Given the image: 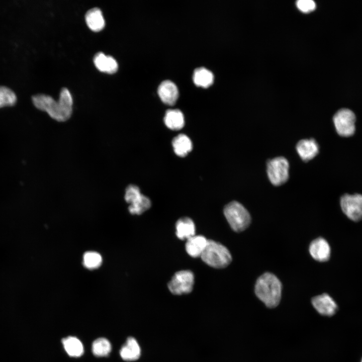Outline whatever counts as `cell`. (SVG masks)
<instances>
[{
    "label": "cell",
    "instance_id": "1",
    "mask_svg": "<svg viewBox=\"0 0 362 362\" xmlns=\"http://www.w3.org/2000/svg\"><path fill=\"white\" fill-rule=\"evenodd\" d=\"M32 99L37 109L47 112L50 117L57 121H66L71 116L73 100L69 90L66 87L61 89L58 101L45 94L34 95Z\"/></svg>",
    "mask_w": 362,
    "mask_h": 362
},
{
    "label": "cell",
    "instance_id": "2",
    "mask_svg": "<svg viewBox=\"0 0 362 362\" xmlns=\"http://www.w3.org/2000/svg\"><path fill=\"white\" fill-rule=\"evenodd\" d=\"M281 282L274 274L266 273L260 276L255 285L257 297L268 308L279 305L282 296Z\"/></svg>",
    "mask_w": 362,
    "mask_h": 362
},
{
    "label": "cell",
    "instance_id": "3",
    "mask_svg": "<svg viewBox=\"0 0 362 362\" xmlns=\"http://www.w3.org/2000/svg\"><path fill=\"white\" fill-rule=\"evenodd\" d=\"M201 258L208 265L217 268H224L232 261L228 249L220 243L212 240H208Z\"/></svg>",
    "mask_w": 362,
    "mask_h": 362
},
{
    "label": "cell",
    "instance_id": "4",
    "mask_svg": "<svg viewBox=\"0 0 362 362\" xmlns=\"http://www.w3.org/2000/svg\"><path fill=\"white\" fill-rule=\"evenodd\" d=\"M224 214L231 228L239 232L246 229L250 224L251 217L244 207L236 201L226 205Z\"/></svg>",
    "mask_w": 362,
    "mask_h": 362
},
{
    "label": "cell",
    "instance_id": "5",
    "mask_svg": "<svg viewBox=\"0 0 362 362\" xmlns=\"http://www.w3.org/2000/svg\"><path fill=\"white\" fill-rule=\"evenodd\" d=\"M289 162L283 156L273 158L267 163V176L271 183L275 186L282 185L287 181L289 176Z\"/></svg>",
    "mask_w": 362,
    "mask_h": 362
},
{
    "label": "cell",
    "instance_id": "6",
    "mask_svg": "<svg viewBox=\"0 0 362 362\" xmlns=\"http://www.w3.org/2000/svg\"><path fill=\"white\" fill-rule=\"evenodd\" d=\"M125 200L130 204L129 211L133 215L142 214L151 205L149 199L142 195L139 188L134 185H129L126 189Z\"/></svg>",
    "mask_w": 362,
    "mask_h": 362
},
{
    "label": "cell",
    "instance_id": "7",
    "mask_svg": "<svg viewBox=\"0 0 362 362\" xmlns=\"http://www.w3.org/2000/svg\"><path fill=\"white\" fill-rule=\"evenodd\" d=\"M333 121L335 130L342 137H350L355 131L356 116L350 109L339 110L334 115Z\"/></svg>",
    "mask_w": 362,
    "mask_h": 362
},
{
    "label": "cell",
    "instance_id": "8",
    "mask_svg": "<svg viewBox=\"0 0 362 362\" xmlns=\"http://www.w3.org/2000/svg\"><path fill=\"white\" fill-rule=\"evenodd\" d=\"M194 283L193 273L189 270H183L174 275L168 284V288L172 294L180 295L191 292Z\"/></svg>",
    "mask_w": 362,
    "mask_h": 362
},
{
    "label": "cell",
    "instance_id": "9",
    "mask_svg": "<svg viewBox=\"0 0 362 362\" xmlns=\"http://www.w3.org/2000/svg\"><path fill=\"white\" fill-rule=\"evenodd\" d=\"M340 205L348 218L355 222L362 220V195L345 194L340 198Z\"/></svg>",
    "mask_w": 362,
    "mask_h": 362
},
{
    "label": "cell",
    "instance_id": "10",
    "mask_svg": "<svg viewBox=\"0 0 362 362\" xmlns=\"http://www.w3.org/2000/svg\"><path fill=\"white\" fill-rule=\"evenodd\" d=\"M311 303L316 311L321 315L331 316L337 310V305L332 298L324 293L312 298Z\"/></svg>",
    "mask_w": 362,
    "mask_h": 362
},
{
    "label": "cell",
    "instance_id": "11",
    "mask_svg": "<svg viewBox=\"0 0 362 362\" xmlns=\"http://www.w3.org/2000/svg\"><path fill=\"white\" fill-rule=\"evenodd\" d=\"M309 252L316 260L324 262L329 259L331 249L327 241L323 238L319 237L310 243Z\"/></svg>",
    "mask_w": 362,
    "mask_h": 362
},
{
    "label": "cell",
    "instance_id": "12",
    "mask_svg": "<svg viewBox=\"0 0 362 362\" xmlns=\"http://www.w3.org/2000/svg\"><path fill=\"white\" fill-rule=\"evenodd\" d=\"M296 150L301 159L307 161L317 155L319 146L316 140L313 138L302 139L297 144Z\"/></svg>",
    "mask_w": 362,
    "mask_h": 362
},
{
    "label": "cell",
    "instance_id": "13",
    "mask_svg": "<svg viewBox=\"0 0 362 362\" xmlns=\"http://www.w3.org/2000/svg\"><path fill=\"white\" fill-rule=\"evenodd\" d=\"M158 94L161 100L167 105H173L178 96L176 84L170 80L162 81L158 87Z\"/></svg>",
    "mask_w": 362,
    "mask_h": 362
},
{
    "label": "cell",
    "instance_id": "14",
    "mask_svg": "<svg viewBox=\"0 0 362 362\" xmlns=\"http://www.w3.org/2000/svg\"><path fill=\"white\" fill-rule=\"evenodd\" d=\"M94 62L100 71L108 73H115L118 68L116 60L112 56L107 55L102 52H99L95 54Z\"/></svg>",
    "mask_w": 362,
    "mask_h": 362
},
{
    "label": "cell",
    "instance_id": "15",
    "mask_svg": "<svg viewBox=\"0 0 362 362\" xmlns=\"http://www.w3.org/2000/svg\"><path fill=\"white\" fill-rule=\"evenodd\" d=\"M207 242L208 240L204 236L194 235L187 240L186 250L192 257H201Z\"/></svg>",
    "mask_w": 362,
    "mask_h": 362
},
{
    "label": "cell",
    "instance_id": "16",
    "mask_svg": "<svg viewBox=\"0 0 362 362\" xmlns=\"http://www.w3.org/2000/svg\"><path fill=\"white\" fill-rule=\"evenodd\" d=\"M140 354L141 349L137 340L134 337H128L120 350L121 357L126 361H133L138 359Z\"/></svg>",
    "mask_w": 362,
    "mask_h": 362
},
{
    "label": "cell",
    "instance_id": "17",
    "mask_svg": "<svg viewBox=\"0 0 362 362\" xmlns=\"http://www.w3.org/2000/svg\"><path fill=\"white\" fill-rule=\"evenodd\" d=\"M176 235L180 240L188 239L195 235V225L190 218L178 219L175 224Z\"/></svg>",
    "mask_w": 362,
    "mask_h": 362
},
{
    "label": "cell",
    "instance_id": "18",
    "mask_svg": "<svg viewBox=\"0 0 362 362\" xmlns=\"http://www.w3.org/2000/svg\"><path fill=\"white\" fill-rule=\"evenodd\" d=\"M85 19L88 27L94 31H100L105 27V21L102 12L99 8H93L87 11Z\"/></svg>",
    "mask_w": 362,
    "mask_h": 362
},
{
    "label": "cell",
    "instance_id": "19",
    "mask_svg": "<svg viewBox=\"0 0 362 362\" xmlns=\"http://www.w3.org/2000/svg\"><path fill=\"white\" fill-rule=\"evenodd\" d=\"M164 121L165 125L171 130H179L185 125L183 113L178 109H171L166 111Z\"/></svg>",
    "mask_w": 362,
    "mask_h": 362
},
{
    "label": "cell",
    "instance_id": "20",
    "mask_svg": "<svg viewBox=\"0 0 362 362\" xmlns=\"http://www.w3.org/2000/svg\"><path fill=\"white\" fill-rule=\"evenodd\" d=\"M175 153L180 156H186L192 149L193 144L190 139L182 134L175 137L172 142Z\"/></svg>",
    "mask_w": 362,
    "mask_h": 362
},
{
    "label": "cell",
    "instance_id": "21",
    "mask_svg": "<svg viewBox=\"0 0 362 362\" xmlns=\"http://www.w3.org/2000/svg\"><path fill=\"white\" fill-rule=\"evenodd\" d=\"M193 80L197 85L207 87L213 82L214 75L210 70L205 67H198L194 71Z\"/></svg>",
    "mask_w": 362,
    "mask_h": 362
},
{
    "label": "cell",
    "instance_id": "22",
    "mask_svg": "<svg viewBox=\"0 0 362 362\" xmlns=\"http://www.w3.org/2000/svg\"><path fill=\"white\" fill-rule=\"evenodd\" d=\"M62 342L65 351L69 356L79 357L83 354V345L76 337L68 336L63 338Z\"/></svg>",
    "mask_w": 362,
    "mask_h": 362
},
{
    "label": "cell",
    "instance_id": "23",
    "mask_svg": "<svg viewBox=\"0 0 362 362\" xmlns=\"http://www.w3.org/2000/svg\"><path fill=\"white\" fill-rule=\"evenodd\" d=\"M111 350L110 342L105 338H99L93 343L92 351L94 354L97 356H107Z\"/></svg>",
    "mask_w": 362,
    "mask_h": 362
},
{
    "label": "cell",
    "instance_id": "24",
    "mask_svg": "<svg viewBox=\"0 0 362 362\" xmlns=\"http://www.w3.org/2000/svg\"><path fill=\"white\" fill-rule=\"evenodd\" d=\"M17 102V96L10 88L0 85V108L12 106Z\"/></svg>",
    "mask_w": 362,
    "mask_h": 362
},
{
    "label": "cell",
    "instance_id": "25",
    "mask_svg": "<svg viewBox=\"0 0 362 362\" xmlns=\"http://www.w3.org/2000/svg\"><path fill=\"white\" fill-rule=\"evenodd\" d=\"M102 261L101 256L97 252L88 251L84 254L83 265L88 269H93L98 268L101 265Z\"/></svg>",
    "mask_w": 362,
    "mask_h": 362
},
{
    "label": "cell",
    "instance_id": "26",
    "mask_svg": "<svg viewBox=\"0 0 362 362\" xmlns=\"http://www.w3.org/2000/svg\"><path fill=\"white\" fill-rule=\"evenodd\" d=\"M297 8L302 12L307 13L313 11L316 4L312 0H298L296 2Z\"/></svg>",
    "mask_w": 362,
    "mask_h": 362
},
{
    "label": "cell",
    "instance_id": "27",
    "mask_svg": "<svg viewBox=\"0 0 362 362\" xmlns=\"http://www.w3.org/2000/svg\"><path fill=\"white\" fill-rule=\"evenodd\" d=\"M361 362H362V359H361Z\"/></svg>",
    "mask_w": 362,
    "mask_h": 362
}]
</instances>
